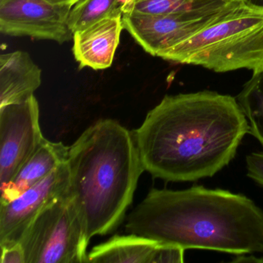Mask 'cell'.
<instances>
[{
    "label": "cell",
    "instance_id": "cell-11",
    "mask_svg": "<svg viewBox=\"0 0 263 263\" xmlns=\"http://www.w3.org/2000/svg\"><path fill=\"white\" fill-rule=\"evenodd\" d=\"M123 30L122 16H119L104 18L73 33L72 50L80 68H109Z\"/></svg>",
    "mask_w": 263,
    "mask_h": 263
},
{
    "label": "cell",
    "instance_id": "cell-6",
    "mask_svg": "<svg viewBox=\"0 0 263 263\" xmlns=\"http://www.w3.org/2000/svg\"><path fill=\"white\" fill-rule=\"evenodd\" d=\"M224 7L210 12L160 14L130 12L123 15V26L146 53L164 59L172 49L213 22Z\"/></svg>",
    "mask_w": 263,
    "mask_h": 263
},
{
    "label": "cell",
    "instance_id": "cell-7",
    "mask_svg": "<svg viewBox=\"0 0 263 263\" xmlns=\"http://www.w3.org/2000/svg\"><path fill=\"white\" fill-rule=\"evenodd\" d=\"M39 104L27 101L0 106V184L5 187L44 140Z\"/></svg>",
    "mask_w": 263,
    "mask_h": 263
},
{
    "label": "cell",
    "instance_id": "cell-14",
    "mask_svg": "<svg viewBox=\"0 0 263 263\" xmlns=\"http://www.w3.org/2000/svg\"><path fill=\"white\" fill-rule=\"evenodd\" d=\"M132 4L133 0H79L70 10L69 27L73 33L104 18L123 16Z\"/></svg>",
    "mask_w": 263,
    "mask_h": 263
},
{
    "label": "cell",
    "instance_id": "cell-5",
    "mask_svg": "<svg viewBox=\"0 0 263 263\" xmlns=\"http://www.w3.org/2000/svg\"><path fill=\"white\" fill-rule=\"evenodd\" d=\"M19 243L27 263L87 262L89 241L69 192L36 217Z\"/></svg>",
    "mask_w": 263,
    "mask_h": 263
},
{
    "label": "cell",
    "instance_id": "cell-20",
    "mask_svg": "<svg viewBox=\"0 0 263 263\" xmlns=\"http://www.w3.org/2000/svg\"><path fill=\"white\" fill-rule=\"evenodd\" d=\"M263 261L262 258H255L253 255L249 256H245L243 255H237L236 258L234 260V261Z\"/></svg>",
    "mask_w": 263,
    "mask_h": 263
},
{
    "label": "cell",
    "instance_id": "cell-10",
    "mask_svg": "<svg viewBox=\"0 0 263 263\" xmlns=\"http://www.w3.org/2000/svg\"><path fill=\"white\" fill-rule=\"evenodd\" d=\"M184 251L137 234L116 235L95 246L87 255V262L181 263Z\"/></svg>",
    "mask_w": 263,
    "mask_h": 263
},
{
    "label": "cell",
    "instance_id": "cell-19",
    "mask_svg": "<svg viewBox=\"0 0 263 263\" xmlns=\"http://www.w3.org/2000/svg\"><path fill=\"white\" fill-rule=\"evenodd\" d=\"M46 1L56 5H67L73 7L79 0H46Z\"/></svg>",
    "mask_w": 263,
    "mask_h": 263
},
{
    "label": "cell",
    "instance_id": "cell-12",
    "mask_svg": "<svg viewBox=\"0 0 263 263\" xmlns=\"http://www.w3.org/2000/svg\"><path fill=\"white\" fill-rule=\"evenodd\" d=\"M42 82V70L27 52L0 56V106L16 104L33 96Z\"/></svg>",
    "mask_w": 263,
    "mask_h": 263
},
{
    "label": "cell",
    "instance_id": "cell-15",
    "mask_svg": "<svg viewBox=\"0 0 263 263\" xmlns=\"http://www.w3.org/2000/svg\"><path fill=\"white\" fill-rule=\"evenodd\" d=\"M236 100L247 119L249 134L263 147V71L253 73Z\"/></svg>",
    "mask_w": 263,
    "mask_h": 263
},
{
    "label": "cell",
    "instance_id": "cell-9",
    "mask_svg": "<svg viewBox=\"0 0 263 263\" xmlns=\"http://www.w3.org/2000/svg\"><path fill=\"white\" fill-rule=\"evenodd\" d=\"M67 161L50 175L19 196L0 204V247L17 244L36 217L69 192Z\"/></svg>",
    "mask_w": 263,
    "mask_h": 263
},
{
    "label": "cell",
    "instance_id": "cell-17",
    "mask_svg": "<svg viewBox=\"0 0 263 263\" xmlns=\"http://www.w3.org/2000/svg\"><path fill=\"white\" fill-rule=\"evenodd\" d=\"M248 176L263 186V152H253L246 157Z\"/></svg>",
    "mask_w": 263,
    "mask_h": 263
},
{
    "label": "cell",
    "instance_id": "cell-16",
    "mask_svg": "<svg viewBox=\"0 0 263 263\" xmlns=\"http://www.w3.org/2000/svg\"><path fill=\"white\" fill-rule=\"evenodd\" d=\"M232 1L235 0H133L130 12L148 14L210 12L223 8Z\"/></svg>",
    "mask_w": 263,
    "mask_h": 263
},
{
    "label": "cell",
    "instance_id": "cell-2",
    "mask_svg": "<svg viewBox=\"0 0 263 263\" xmlns=\"http://www.w3.org/2000/svg\"><path fill=\"white\" fill-rule=\"evenodd\" d=\"M125 228L184 250L263 253L262 209L246 195L223 189H152L129 214Z\"/></svg>",
    "mask_w": 263,
    "mask_h": 263
},
{
    "label": "cell",
    "instance_id": "cell-3",
    "mask_svg": "<svg viewBox=\"0 0 263 263\" xmlns=\"http://www.w3.org/2000/svg\"><path fill=\"white\" fill-rule=\"evenodd\" d=\"M69 195L86 237L111 233L122 223L144 172L134 132L102 119L69 147Z\"/></svg>",
    "mask_w": 263,
    "mask_h": 263
},
{
    "label": "cell",
    "instance_id": "cell-8",
    "mask_svg": "<svg viewBox=\"0 0 263 263\" xmlns=\"http://www.w3.org/2000/svg\"><path fill=\"white\" fill-rule=\"evenodd\" d=\"M71 8L46 0H0V32L62 44L73 38L68 25Z\"/></svg>",
    "mask_w": 263,
    "mask_h": 263
},
{
    "label": "cell",
    "instance_id": "cell-4",
    "mask_svg": "<svg viewBox=\"0 0 263 263\" xmlns=\"http://www.w3.org/2000/svg\"><path fill=\"white\" fill-rule=\"evenodd\" d=\"M217 73L263 71V5L232 1L207 27L176 46L164 59Z\"/></svg>",
    "mask_w": 263,
    "mask_h": 263
},
{
    "label": "cell",
    "instance_id": "cell-1",
    "mask_svg": "<svg viewBox=\"0 0 263 263\" xmlns=\"http://www.w3.org/2000/svg\"><path fill=\"white\" fill-rule=\"evenodd\" d=\"M247 134L236 98L210 90L166 95L134 132L144 170L174 182L213 177Z\"/></svg>",
    "mask_w": 263,
    "mask_h": 263
},
{
    "label": "cell",
    "instance_id": "cell-18",
    "mask_svg": "<svg viewBox=\"0 0 263 263\" xmlns=\"http://www.w3.org/2000/svg\"><path fill=\"white\" fill-rule=\"evenodd\" d=\"M1 255V263H27L25 252L21 243L8 248H4Z\"/></svg>",
    "mask_w": 263,
    "mask_h": 263
},
{
    "label": "cell",
    "instance_id": "cell-13",
    "mask_svg": "<svg viewBox=\"0 0 263 263\" xmlns=\"http://www.w3.org/2000/svg\"><path fill=\"white\" fill-rule=\"evenodd\" d=\"M69 147L62 142H53L44 138L11 181L1 189L0 204L14 199L65 163L68 158Z\"/></svg>",
    "mask_w": 263,
    "mask_h": 263
}]
</instances>
